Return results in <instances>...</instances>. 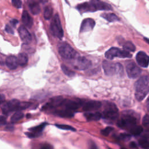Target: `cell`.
<instances>
[{
	"label": "cell",
	"instance_id": "cell-1",
	"mask_svg": "<svg viewBox=\"0 0 149 149\" xmlns=\"http://www.w3.org/2000/svg\"><path fill=\"white\" fill-rule=\"evenodd\" d=\"M77 9L81 12H95L96 10H109L112 9L111 6L102 1L93 0L90 2H86L83 3L79 4L77 6Z\"/></svg>",
	"mask_w": 149,
	"mask_h": 149
},
{
	"label": "cell",
	"instance_id": "cell-2",
	"mask_svg": "<svg viewBox=\"0 0 149 149\" xmlns=\"http://www.w3.org/2000/svg\"><path fill=\"white\" fill-rule=\"evenodd\" d=\"M149 77L147 75L140 77L134 83L135 97L139 101H142L148 94L149 91Z\"/></svg>",
	"mask_w": 149,
	"mask_h": 149
},
{
	"label": "cell",
	"instance_id": "cell-3",
	"mask_svg": "<svg viewBox=\"0 0 149 149\" xmlns=\"http://www.w3.org/2000/svg\"><path fill=\"white\" fill-rule=\"evenodd\" d=\"M137 119L130 111H125L122 116L118 120L117 125L122 129L132 128L136 125Z\"/></svg>",
	"mask_w": 149,
	"mask_h": 149
},
{
	"label": "cell",
	"instance_id": "cell-4",
	"mask_svg": "<svg viewBox=\"0 0 149 149\" xmlns=\"http://www.w3.org/2000/svg\"><path fill=\"white\" fill-rule=\"evenodd\" d=\"M118 109L116 105L110 102H105L104 109L102 112L103 118L108 120H115L118 116Z\"/></svg>",
	"mask_w": 149,
	"mask_h": 149
},
{
	"label": "cell",
	"instance_id": "cell-5",
	"mask_svg": "<svg viewBox=\"0 0 149 149\" xmlns=\"http://www.w3.org/2000/svg\"><path fill=\"white\" fill-rule=\"evenodd\" d=\"M58 52L64 59H72L76 57V51L68 43L61 42L58 45Z\"/></svg>",
	"mask_w": 149,
	"mask_h": 149
},
{
	"label": "cell",
	"instance_id": "cell-6",
	"mask_svg": "<svg viewBox=\"0 0 149 149\" xmlns=\"http://www.w3.org/2000/svg\"><path fill=\"white\" fill-rule=\"evenodd\" d=\"M50 29L52 34L55 37L59 38H62L63 37V31L62 28L59 16L58 14H55L52 18L50 24Z\"/></svg>",
	"mask_w": 149,
	"mask_h": 149
},
{
	"label": "cell",
	"instance_id": "cell-7",
	"mask_svg": "<svg viewBox=\"0 0 149 149\" xmlns=\"http://www.w3.org/2000/svg\"><path fill=\"white\" fill-rule=\"evenodd\" d=\"M105 58L108 60H112L115 57L120 58H131L132 55L125 50H121L116 47H112L105 53Z\"/></svg>",
	"mask_w": 149,
	"mask_h": 149
},
{
	"label": "cell",
	"instance_id": "cell-8",
	"mask_svg": "<svg viewBox=\"0 0 149 149\" xmlns=\"http://www.w3.org/2000/svg\"><path fill=\"white\" fill-rule=\"evenodd\" d=\"M20 101L16 99H13L3 104L2 109L5 115H9L11 112L19 111Z\"/></svg>",
	"mask_w": 149,
	"mask_h": 149
},
{
	"label": "cell",
	"instance_id": "cell-9",
	"mask_svg": "<svg viewBox=\"0 0 149 149\" xmlns=\"http://www.w3.org/2000/svg\"><path fill=\"white\" fill-rule=\"evenodd\" d=\"M126 73L129 78L135 79L141 73V69L133 62H129L126 66Z\"/></svg>",
	"mask_w": 149,
	"mask_h": 149
},
{
	"label": "cell",
	"instance_id": "cell-10",
	"mask_svg": "<svg viewBox=\"0 0 149 149\" xmlns=\"http://www.w3.org/2000/svg\"><path fill=\"white\" fill-rule=\"evenodd\" d=\"M91 65V62L90 61L83 56H78L74 62V67L77 69L83 70L88 69Z\"/></svg>",
	"mask_w": 149,
	"mask_h": 149
},
{
	"label": "cell",
	"instance_id": "cell-11",
	"mask_svg": "<svg viewBox=\"0 0 149 149\" xmlns=\"http://www.w3.org/2000/svg\"><path fill=\"white\" fill-rule=\"evenodd\" d=\"M61 105L64 107L65 109L74 112L80 107V106L81 105V102L80 101L63 99Z\"/></svg>",
	"mask_w": 149,
	"mask_h": 149
},
{
	"label": "cell",
	"instance_id": "cell-12",
	"mask_svg": "<svg viewBox=\"0 0 149 149\" xmlns=\"http://www.w3.org/2000/svg\"><path fill=\"white\" fill-rule=\"evenodd\" d=\"M102 68L106 75L111 76L116 74V65L111 61L105 60L102 62Z\"/></svg>",
	"mask_w": 149,
	"mask_h": 149
},
{
	"label": "cell",
	"instance_id": "cell-13",
	"mask_svg": "<svg viewBox=\"0 0 149 149\" xmlns=\"http://www.w3.org/2000/svg\"><path fill=\"white\" fill-rule=\"evenodd\" d=\"M63 98L62 97H55L51 98L49 101L42 107V109L47 110L56 108L61 105Z\"/></svg>",
	"mask_w": 149,
	"mask_h": 149
},
{
	"label": "cell",
	"instance_id": "cell-14",
	"mask_svg": "<svg viewBox=\"0 0 149 149\" xmlns=\"http://www.w3.org/2000/svg\"><path fill=\"white\" fill-rule=\"evenodd\" d=\"M95 24V21L91 18H86L84 19L81 24L80 32H87L93 29Z\"/></svg>",
	"mask_w": 149,
	"mask_h": 149
},
{
	"label": "cell",
	"instance_id": "cell-15",
	"mask_svg": "<svg viewBox=\"0 0 149 149\" xmlns=\"http://www.w3.org/2000/svg\"><path fill=\"white\" fill-rule=\"evenodd\" d=\"M18 32L22 41L26 44H29L31 41V36L27 29L23 26H21L18 29Z\"/></svg>",
	"mask_w": 149,
	"mask_h": 149
},
{
	"label": "cell",
	"instance_id": "cell-16",
	"mask_svg": "<svg viewBox=\"0 0 149 149\" xmlns=\"http://www.w3.org/2000/svg\"><path fill=\"white\" fill-rule=\"evenodd\" d=\"M136 61L139 65L143 68H147L148 66L149 58L146 52L143 51L139 52L136 55Z\"/></svg>",
	"mask_w": 149,
	"mask_h": 149
},
{
	"label": "cell",
	"instance_id": "cell-17",
	"mask_svg": "<svg viewBox=\"0 0 149 149\" xmlns=\"http://www.w3.org/2000/svg\"><path fill=\"white\" fill-rule=\"evenodd\" d=\"M101 107V102L98 101H89L86 102L83 107V110L86 112L92 111L99 109Z\"/></svg>",
	"mask_w": 149,
	"mask_h": 149
},
{
	"label": "cell",
	"instance_id": "cell-18",
	"mask_svg": "<svg viewBox=\"0 0 149 149\" xmlns=\"http://www.w3.org/2000/svg\"><path fill=\"white\" fill-rule=\"evenodd\" d=\"M46 125H47L46 123H42L38 126L31 127L29 129L31 132L26 133V134L27 135V136H29V137H31V138L38 137V136H40V133L42 132V131L44 129Z\"/></svg>",
	"mask_w": 149,
	"mask_h": 149
},
{
	"label": "cell",
	"instance_id": "cell-19",
	"mask_svg": "<svg viewBox=\"0 0 149 149\" xmlns=\"http://www.w3.org/2000/svg\"><path fill=\"white\" fill-rule=\"evenodd\" d=\"M6 64L7 67L11 70H14L17 68L18 63L17 58L15 56H9L6 59Z\"/></svg>",
	"mask_w": 149,
	"mask_h": 149
},
{
	"label": "cell",
	"instance_id": "cell-20",
	"mask_svg": "<svg viewBox=\"0 0 149 149\" xmlns=\"http://www.w3.org/2000/svg\"><path fill=\"white\" fill-rule=\"evenodd\" d=\"M22 20L23 24L27 27L31 28L33 23V20L31 18V17L30 16L27 11L24 10L22 13Z\"/></svg>",
	"mask_w": 149,
	"mask_h": 149
},
{
	"label": "cell",
	"instance_id": "cell-21",
	"mask_svg": "<svg viewBox=\"0 0 149 149\" xmlns=\"http://www.w3.org/2000/svg\"><path fill=\"white\" fill-rule=\"evenodd\" d=\"M84 116L86 118V119L88 121L98 120L102 117V114L99 112H87L84 113Z\"/></svg>",
	"mask_w": 149,
	"mask_h": 149
},
{
	"label": "cell",
	"instance_id": "cell-22",
	"mask_svg": "<svg viewBox=\"0 0 149 149\" xmlns=\"http://www.w3.org/2000/svg\"><path fill=\"white\" fill-rule=\"evenodd\" d=\"M54 113L57 116L62 118H72L74 115V113L72 111L67 109L56 110L54 112Z\"/></svg>",
	"mask_w": 149,
	"mask_h": 149
},
{
	"label": "cell",
	"instance_id": "cell-23",
	"mask_svg": "<svg viewBox=\"0 0 149 149\" xmlns=\"http://www.w3.org/2000/svg\"><path fill=\"white\" fill-rule=\"evenodd\" d=\"M29 7L31 12L33 15H38L41 11L39 4L35 1L30 2L29 3Z\"/></svg>",
	"mask_w": 149,
	"mask_h": 149
},
{
	"label": "cell",
	"instance_id": "cell-24",
	"mask_svg": "<svg viewBox=\"0 0 149 149\" xmlns=\"http://www.w3.org/2000/svg\"><path fill=\"white\" fill-rule=\"evenodd\" d=\"M17 58L18 65L21 66H26L28 63V56L25 53H20L18 55Z\"/></svg>",
	"mask_w": 149,
	"mask_h": 149
},
{
	"label": "cell",
	"instance_id": "cell-25",
	"mask_svg": "<svg viewBox=\"0 0 149 149\" xmlns=\"http://www.w3.org/2000/svg\"><path fill=\"white\" fill-rule=\"evenodd\" d=\"M101 17H102L104 19L107 20V21L109 22H117L119 21V18L114 13H103L101 15Z\"/></svg>",
	"mask_w": 149,
	"mask_h": 149
},
{
	"label": "cell",
	"instance_id": "cell-26",
	"mask_svg": "<svg viewBox=\"0 0 149 149\" xmlns=\"http://www.w3.org/2000/svg\"><path fill=\"white\" fill-rule=\"evenodd\" d=\"M143 132V128L141 126L135 125L130 129V132L134 136H139Z\"/></svg>",
	"mask_w": 149,
	"mask_h": 149
},
{
	"label": "cell",
	"instance_id": "cell-27",
	"mask_svg": "<svg viewBox=\"0 0 149 149\" xmlns=\"http://www.w3.org/2000/svg\"><path fill=\"white\" fill-rule=\"evenodd\" d=\"M123 48L125 49V51L129 52H134L136 49V47L131 42V41H126L123 44Z\"/></svg>",
	"mask_w": 149,
	"mask_h": 149
},
{
	"label": "cell",
	"instance_id": "cell-28",
	"mask_svg": "<svg viewBox=\"0 0 149 149\" xmlns=\"http://www.w3.org/2000/svg\"><path fill=\"white\" fill-rule=\"evenodd\" d=\"M52 15V8L51 6H47L44 8V17L45 19L49 20Z\"/></svg>",
	"mask_w": 149,
	"mask_h": 149
},
{
	"label": "cell",
	"instance_id": "cell-29",
	"mask_svg": "<svg viewBox=\"0 0 149 149\" xmlns=\"http://www.w3.org/2000/svg\"><path fill=\"white\" fill-rule=\"evenodd\" d=\"M24 116L23 113L20 111L16 112L11 117L10 120L12 122H16L22 119Z\"/></svg>",
	"mask_w": 149,
	"mask_h": 149
},
{
	"label": "cell",
	"instance_id": "cell-30",
	"mask_svg": "<svg viewBox=\"0 0 149 149\" xmlns=\"http://www.w3.org/2000/svg\"><path fill=\"white\" fill-rule=\"evenodd\" d=\"M61 69L64 73V74L69 77H73L75 75V72L70 69H69L66 66L62 65L61 66Z\"/></svg>",
	"mask_w": 149,
	"mask_h": 149
},
{
	"label": "cell",
	"instance_id": "cell-31",
	"mask_svg": "<svg viewBox=\"0 0 149 149\" xmlns=\"http://www.w3.org/2000/svg\"><path fill=\"white\" fill-rule=\"evenodd\" d=\"M139 145L143 148L148 149L149 146V143L147 137H143L139 141Z\"/></svg>",
	"mask_w": 149,
	"mask_h": 149
},
{
	"label": "cell",
	"instance_id": "cell-32",
	"mask_svg": "<svg viewBox=\"0 0 149 149\" xmlns=\"http://www.w3.org/2000/svg\"><path fill=\"white\" fill-rule=\"evenodd\" d=\"M55 126L60 129H62V130H71V131H76V129L72 127V126L70 125H63V124H56Z\"/></svg>",
	"mask_w": 149,
	"mask_h": 149
},
{
	"label": "cell",
	"instance_id": "cell-33",
	"mask_svg": "<svg viewBox=\"0 0 149 149\" xmlns=\"http://www.w3.org/2000/svg\"><path fill=\"white\" fill-rule=\"evenodd\" d=\"M116 65V74H119L120 76H122L123 74V68L121 64L119 63H117Z\"/></svg>",
	"mask_w": 149,
	"mask_h": 149
},
{
	"label": "cell",
	"instance_id": "cell-34",
	"mask_svg": "<svg viewBox=\"0 0 149 149\" xmlns=\"http://www.w3.org/2000/svg\"><path fill=\"white\" fill-rule=\"evenodd\" d=\"M113 127H111V126H108L107 127H105V129H102L101 131V133L103 135V136H107L109 134V133L113 130Z\"/></svg>",
	"mask_w": 149,
	"mask_h": 149
},
{
	"label": "cell",
	"instance_id": "cell-35",
	"mask_svg": "<svg viewBox=\"0 0 149 149\" xmlns=\"http://www.w3.org/2000/svg\"><path fill=\"white\" fill-rule=\"evenodd\" d=\"M31 105V104L30 102H20V107H19V110H23V109H25L27 108H29L30 105Z\"/></svg>",
	"mask_w": 149,
	"mask_h": 149
},
{
	"label": "cell",
	"instance_id": "cell-36",
	"mask_svg": "<svg viewBox=\"0 0 149 149\" xmlns=\"http://www.w3.org/2000/svg\"><path fill=\"white\" fill-rule=\"evenodd\" d=\"M12 3L13 5L17 8H20L22 7V1L20 0H12Z\"/></svg>",
	"mask_w": 149,
	"mask_h": 149
},
{
	"label": "cell",
	"instance_id": "cell-37",
	"mask_svg": "<svg viewBox=\"0 0 149 149\" xmlns=\"http://www.w3.org/2000/svg\"><path fill=\"white\" fill-rule=\"evenodd\" d=\"M142 123L143 125V126H148V123H149V118H148V115L147 114H146L143 119V121H142Z\"/></svg>",
	"mask_w": 149,
	"mask_h": 149
},
{
	"label": "cell",
	"instance_id": "cell-38",
	"mask_svg": "<svg viewBox=\"0 0 149 149\" xmlns=\"http://www.w3.org/2000/svg\"><path fill=\"white\" fill-rule=\"evenodd\" d=\"M40 149H53V147L48 143H44L41 146Z\"/></svg>",
	"mask_w": 149,
	"mask_h": 149
},
{
	"label": "cell",
	"instance_id": "cell-39",
	"mask_svg": "<svg viewBox=\"0 0 149 149\" xmlns=\"http://www.w3.org/2000/svg\"><path fill=\"white\" fill-rule=\"evenodd\" d=\"M5 30L7 33H9V34H14V31L12 29V28L8 24H6L5 26Z\"/></svg>",
	"mask_w": 149,
	"mask_h": 149
},
{
	"label": "cell",
	"instance_id": "cell-40",
	"mask_svg": "<svg viewBox=\"0 0 149 149\" xmlns=\"http://www.w3.org/2000/svg\"><path fill=\"white\" fill-rule=\"evenodd\" d=\"M6 123V118L3 116H0V126Z\"/></svg>",
	"mask_w": 149,
	"mask_h": 149
},
{
	"label": "cell",
	"instance_id": "cell-41",
	"mask_svg": "<svg viewBox=\"0 0 149 149\" xmlns=\"http://www.w3.org/2000/svg\"><path fill=\"white\" fill-rule=\"evenodd\" d=\"M120 137L122 139H129L130 136L128 134H125V133H123V134H121L120 135Z\"/></svg>",
	"mask_w": 149,
	"mask_h": 149
},
{
	"label": "cell",
	"instance_id": "cell-42",
	"mask_svg": "<svg viewBox=\"0 0 149 149\" xmlns=\"http://www.w3.org/2000/svg\"><path fill=\"white\" fill-rule=\"evenodd\" d=\"M10 23L12 24V25H13L14 27H15L16 26V24L18 23V20L17 19H13L11 21H10Z\"/></svg>",
	"mask_w": 149,
	"mask_h": 149
},
{
	"label": "cell",
	"instance_id": "cell-43",
	"mask_svg": "<svg viewBox=\"0 0 149 149\" xmlns=\"http://www.w3.org/2000/svg\"><path fill=\"white\" fill-rule=\"evenodd\" d=\"M130 146L133 148H137V144L134 141H132L130 143Z\"/></svg>",
	"mask_w": 149,
	"mask_h": 149
},
{
	"label": "cell",
	"instance_id": "cell-44",
	"mask_svg": "<svg viewBox=\"0 0 149 149\" xmlns=\"http://www.w3.org/2000/svg\"><path fill=\"white\" fill-rule=\"evenodd\" d=\"M5 101V96L2 94H0V104L3 103Z\"/></svg>",
	"mask_w": 149,
	"mask_h": 149
},
{
	"label": "cell",
	"instance_id": "cell-45",
	"mask_svg": "<svg viewBox=\"0 0 149 149\" xmlns=\"http://www.w3.org/2000/svg\"><path fill=\"white\" fill-rule=\"evenodd\" d=\"M90 149H98V148H97V146H96L94 143H93V144L90 146Z\"/></svg>",
	"mask_w": 149,
	"mask_h": 149
},
{
	"label": "cell",
	"instance_id": "cell-46",
	"mask_svg": "<svg viewBox=\"0 0 149 149\" xmlns=\"http://www.w3.org/2000/svg\"><path fill=\"white\" fill-rule=\"evenodd\" d=\"M6 129L7 130H12V129H13V127L12 126H7L6 127Z\"/></svg>",
	"mask_w": 149,
	"mask_h": 149
},
{
	"label": "cell",
	"instance_id": "cell-47",
	"mask_svg": "<svg viewBox=\"0 0 149 149\" xmlns=\"http://www.w3.org/2000/svg\"><path fill=\"white\" fill-rule=\"evenodd\" d=\"M120 149H127V148H124V147H122V148H121Z\"/></svg>",
	"mask_w": 149,
	"mask_h": 149
},
{
	"label": "cell",
	"instance_id": "cell-48",
	"mask_svg": "<svg viewBox=\"0 0 149 149\" xmlns=\"http://www.w3.org/2000/svg\"><path fill=\"white\" fill-rule=\"evenodd\" d=\"M109 149H111V148H109Z\"/></svg>",
	"mask_w": 149,
	"mask_h": 149
}]
</instances>
